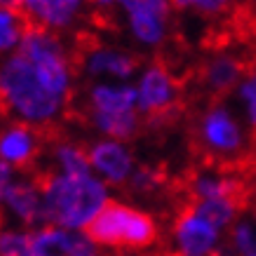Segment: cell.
Returning a JSON list of instances; mask_svg holds the SVG:
<instances>
[{"label": "cell", "instance_id": "21", "mask_svg": "<svg viewBox=\"0 0 256 256\" xmlns=\"http://www.w3.org/2000/svg\"><path fill=\"white\" fill-rule=\"evenodd\" d=\"M31 233L22 230H0V256H26Z\"/></svg>", "mask_w": 256, "mask_h": 256}, {"label": "cell", "instance_id": "5", "mask_svg": "<svg viewBox=\"0 0 256 256\" xmlns=\"http://www.w3.org/2000/svg\"><path fill=\"white\" fill-rule=\"evenodd\" d=\"M172 235H174V244H176L172 256H221L218 230L202 216H198L195 210L186 202L176 212Z\"/></svg>", "mask_w": 256, "mask_h": 256}, {"label": "cell", "instance_id": "4", "mask_svg": "<svg viewBox=\"0 0 256 256\" xmlns=\"http://www.w3.org/2000/svg\"><path fill=\"white\" fill-rule=\"evenodd\" d=\"M254 70H256V50L249 47L244 54H218L207 59V62H202L193 70V80L198 90H200V94L210 104H221Z\"/></svg>", "mask_w": 256, "mask_h": 256}, {"label": "cell", "instance_id": "7", "mask_svg": "<svg viewBox=\"0 0 256 256\" xmlns=\"http://www.w3.org/2000/svg\"><path fill=\"white\" fill-rule=\"evenodd\" d=\"M127 12L132 33L146 45H160L167 36L170 0H116Z\"/></svg>", "mask_w": 256, "mask_h": 256}, {"label": "cell", "instance_id": "3", "mask_svg": "<svg viewBox=\"0 0 256 256\" xmlns=\"http://www.w3.org/2000/svg\"><path fill=\"white\" fill-rule=\"evenodd\" d=\"M85 230L96 247L101 244L113 249H146L160 238L156 218L122 202H108Z\"/></svg>", "mask_w": 256, "mask_h": 256}, {"label": "cell", "instance_id": "18", "mask_svg": "<svg viewBox=\"0 0 256 256\" xmlns=\"http://www.w3.org/2000/svg\"><path fill=\"white\" fill-rule=\"evenodd\" d=\"M130 188H132L136 195H153L158 193L160 188H164L170 184L167 178V172L164 167H153V164H144V167H136L134 174L130 176Z\"/></svg>", "mask_w": 256, "mask_h": 256}, {"label": "cell", "instance_id": "13", "mask_svg": "<svg viewBox=\"0 0 256 256\" xmlns=\"http://www.w3.org/2000/svg\"><path fill=\"white\" fill-rule=\"evenodd\" d=\"M136 90L116 85H94L90 90V110L92 113H130L136 110Z\"/></svg>", "mask_w": 256, "mask_h": 256}, {"label": "cell", "instance_id": "17", "mask_svg": "<svg viewBox=\"0 0 256 256\" xmlns=\"http://www.w3.org/2000/svg\"><path fill=\"white\" fill-rule=\"evenodd\" d=\"M28 28H31V22L22 12L0 10V52H8L12 47L22 45Z\"/></svg>", "mask_w": 256, "mask_h": 256}, {"label": "cell", "instance_id": "19", "mask_svg": "<svg viewBox=\"0 0 256 256\" xmlns=\"http://www.w3.org/2000/svg\"><path fill=\"white\" fill-rule=\"evenodd\" d=\"M170 2L176 10H195L200 14L216 16V14H228L240 0H170Z\"/></svg>", "mask_w": 256, "mask_h": 256}, {"label": "cell", "instance_id": "14", "mask_svg": "<svg viewBox=\"0 0 256 256\" xmlns=\"http://www.w3.org/2000/svg\"><path fill=\"white\" fill-rule=\"evenodd\" d=\"M92 124L99 130L101 134L110 136V141H132L139 136L141 132V118L136 110L130 113H92Z\"/></svg>", "mask_w": 256, "mask_h": 256}, {"label": "cell", "instance_id": "22", "mask_svg": "<svg viewBox=\"0 0 256 256\" xmlns=\"http://www.w3.org/2000/svg\"><path fill=\"white\" fill-rule=\"evenodd\" d=\"M240 94L242 101L247 104V116H249V124H252L249 136H252V144L256 146V70L240 85Z\"/></svg>", "mask_w": 256, "mask_h": 256}, {"label": "cell", "instance_id": "8", "mask_svg": "<svg viewBox=\"0 0 256 256\" xmlns=\"http://www.w3.org/2000/svg\"><path fill=\"white\" fill-rule=\"evenodd\" d=\"M42 134L36 130V124H12L0 132V160L10 167H31L38 160Z\"/></svg>", "mask_w": 256, "mask_h": 256}, {"label": "cell", "instance_id": "2", "mask_svg": "<svg viewBox=\"0 0 256 256\" xmlns=\"http://www.w3.org/2000/svg\"><path fill=\"white\" fill-rule=\"evenodd\" d=\"M36 184L45 202V221L56 228H87L108 204L106 184L92 174L40 172L36 174Z\"/></svg>", "mask_w": 256, "mask_h": 256}, {"label": "cell", "instance_id": "23", "mask_svg": "<svg viewBox=\"0 0 256 256\" xmlns=\"http://www.w3.org/2000/svg\"><path fill=\"white\" fill-rule=\"evenodd\" d=\"M12 184H14V172H12V167L8 162L0 160V204L5 202V195H8Z\"/></svg>", "mask_w": 256, "mask_h": 256}, {"label": "cell", "instance_id": "20", "mask_svg": "<svg viewBox=\"0 0 256 256\" xmlns=\"http://www.w3.org/2000/svg\"><path fill=\"white\" fill-rule=\"evenodd\" d=\"M235 256H256V233L249 224H238L230 235Z\"/></svg>", "mask_w": 256, "mask_h": 256}, {"label": "cell", "instance_id": "9", "mask_svg": "<svg viewBox=\"0 0 256 256\" xmlns=\"http://www.w3.org/2000/svg\"><path fill=\"white\" fill-rule=\"evenodd\" d=\"M90 164L108 184L122 186L134 174V158L120 141H96L90 148Z\"/></svg>", "mask_w": 256, "mask_h": 256}, {"label": "cell", "instance_id": "11", "mask_svg": "<svg viewBox=\"0 0 256 256\" xmlns=\"http://www.w3.org/2000/svg\"><path fill=\"white\" fill-rule=\"evenodd\" d=\"M5 204L19 221L26 226L47 224L45 221V202L36 181H14L5 195Z\"/></svg>", "mask_w": 256, "mask_h": 256}, {"label": "cell", "instance_id": "1", "mask_svg": "<svg viewBox=\"0 0 256 256\" xmlns=\"http://www.w3.org/2000/svg\"><path fill=\"white\" fill-rule=\"evenodd\" d=\"M70 66L73 59L50 28L31 24L19 54L0 64V110L26 124H50L70 99Z\"/></svg>", "mask_w": 256, "mask_h": 256}, {"label": "cell", "instance_id": "12", "mask_svg": "<svg viewBox=\"0 0 256 256\" xmlns=\"http://www.w3.org/2000/svg\"><path fill=\"white\" fill-rule=\"evenodd\" d=\"M82 5L85 0H24L26 12L45 28H68Z\"/></svg>", "mask_w": 256, "mask_h": 256}, {"label": "cell", "instance_id": "10", "mask_svg": "<svg viewBox=\"0 0 256 256\" xmlns=\"http://www.w3.org/2000/svg\"><path fill=\"white\" fill-rule=\"evenodd\" d=\"M78 62H82L85 70L94 78L108 76V78H132L141 66V56L127 54V52H118L110 47H96L90 45L85 50V54Z\"/></svg>", "mask_w": 256, "mask_h": 256}, {"label": "cell", "instance_id": "26", "mask_svg": "<svg viewBox=\"0 0 256 256\" xmlns=\"http://www.w3.org/2000/svg\"><path fill=\"white\" fill-rule=\"evenodd\" d=\"M254 216H256V204H254Z\"/></svg>", "mask_w": 256, "mask_h": 256}, {"label": "cell", "instance_id": "24", "mask_svg": "<svg viewBox=\"0 0 256 256\" xmlns=\"http://www.w3.org/2000/svg\"><path fill=\"white\" fill-rule=\"evenodd\" d=\"M0 10H10V12H24V0H0Z\"/></svg>", "mask_w": 256, "mask_h": 256}, {"label": "cell", "instance_id": "6", "mask_svg": "<svg viewBox=\"0 0 256 256\" xmlns=\"http://www.w3.org/2000/svg\"><path fill=\"white\" fill-rule=\"evenodd\" d=\"M26 256H101L99 247L78 230L47 226L31 233Z\"/></svg>", "mask_w": 256, "mask_h": 256}, {"label": "cell", "instance_id": "16", "mask_svg": "<svg viewBox=\"0 0 256 256\" xmlns=\"http://www.w3.org/2000/svg\"><path fill=\"white\" fill-rule=\"evenodd\" d=\"M54 160L62 174H90V150L73 141H56Z\"/></svg>", "mask_w": 256, "mask_h": 256}, {"label": "cell", "instance_id": "15", "mask_svg": "<svg viewBox=\"0 0 256 256\" xmlns=\"http://www.w3.org/2000/svg\"><path fill=\"white\" fill-rule=\"evenodd\" d=\"M186 204H190V202H186ZM195 210V214L198 216H202L207 224H212L216 230H221V228H228V226L233 224L235 218L240 216L242 210H247L242 202L238 200H207V202H193L190 204Z\"/></svg>", "mask_w": 256, "mask_h": 256}, {"label": "cell", "instance_id": "25", "mask_svg": "<svg viewBox=\"0 0 256 256\" xmlns=\"http://www.w3.org/2000/svg\"><path fill=\"white\" fill-rule=\"evenodd\" d=\"M120 256H136V254H120Z\"/></svg>", "mask_w": 256, "mask_h": 256}]
</instances>
